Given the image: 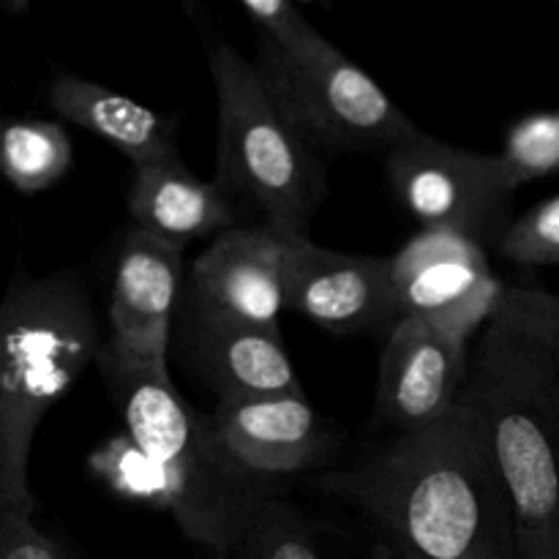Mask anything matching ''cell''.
<instances>
[{
  "instance_id": "obj_18",
  "label": "cell",
  "mask_w": 559,
  "mask_h": 559,
  "mask_svg": "<svg viewBox=\"0 0 559 559\" xmlns=\"http://www.w3.org/2000/svg\"><path fill=\"white\" fill-rule=\"evenodd\" d=\"M87 464H91V473L120 500L131 502V506L156 508V511H173V478L126 431L104 440L91 453Z\"/></svg>"
},
{
  "instance_id": "obj_19",
  "label": "cell",
  "mask_w": 559,
  "mask_h": 559,
  "mask_svg": "<svg viewBox=\"0 0 559 559\" xmlns=\"http://www.w3.org/2000/svg\"><path fill=\"white\" fill-rule=\"evenodd\" d=\"M216 559H322L314 530L287 497L267 502L249 533Z\"/></svg>"
},
{
  "instance_id": "obj_3",
  "label": "cell",
  "mask_w": 559,
  "mask_h": 559,
  "mask_svg": "<svg viewBox=\"0 0 559 559\" xmlns=\"http://www.w3.org/2000/svg\"><path fill=\"white\" fill-rule=\"evenodd\" d=\"M104 385L134 437L169 473L175 489L173 519L180 533L213 555L233 549L276 497L282 480L262 478L229 453L211 415L191 407L169 371L131 366L98 355Z\"/></svg>"
},
{
  "instance_id": "obj_8",
  "label": "cell",
  "mask_w": 559,
  "mask_h": 559,
  "mask_svg": "<svg viewBox=\"0 0 559 559\" xmlns=\"http://www.w3.org/2000/svg\"><path fill=\"white\" fill-rule=\"evenodd\" d=\"M399 317L418 320L469 344L495 320L508 284L491 271L486 249L442 229H420L391 257Z\"/></svg>"
},
{
  "instance_id": "obj_4",
  "label": "cell",
  "mask_w": 559,
  "mask_h": 559,
  "mask_svg": "<svg viewBox=\"0 0 559 559\" xmlns=\"http://www.w3.org/2000/svg\"><path fill=\"white\" fill-rule=\"evenodd\" d=\"M102 331L76 267L16 271L0 298V500L36 513L31 448L55 402L102 355Z\"/></svg>"
},
{
  "instance_id": "obj_17",
  "label": "cell",
  "mask_w": 559,
  "mask_h": 559,
  "mask_svg": "<svg viewBox=\"0 0 559 559\" xmlns=\"http://www.w3.org/2000/svg\"><path fill=\"white\" fill-rule=\"evenodd\" d=\"M69 131L55 120L0 123V175L22 194H36L58 183L71 167Z\"/></svg>"
},
{
  "instance_id": "obj_14",
  "label": "cell",
  "mask_w": 559,
  "mask_h": 559,
  "mask_svg": "<svg viewBox=\"0 0 559 559\" xmlns=\"http://www.w3.org/2000/svg\"><path fill=\"white\" fill-rule=\"evenodd\" d=\"M224 445L262 478L282 480L325 467L338 451V435L304 393L216 402L211 413Z\"/></svg>"
},
{
  "instance_id": "obj_22",
  "label": "cell",
  "mask_w": 559,
  "mask_h": 559,
  "mask_svg": "<svg viewBox=\"0 0 559 559\" xmlns=\"http://www.w3.org/2000/svg\"><path fill=\"white\" fill-rule=\"evenodd\" d=\"M251 25L260 31V41L282 49L287 55H311L331 47L325 36L311 27V22L287 0H243Z\"/></svg>"
},
{
  "instance_id": "obj_11",
  "label": "cell",
  "mask_w": 559,
  "mask_h": 559,
  "mask_svg": "<svg viewBox=\"0 0 559 559\" xmlns=\"http://www.w3.org/2000/svg\"><path fill=\"white\" fill-rule=\"evenodd\" d=\"M287 309L342 336L391 331L402 320L391 257L342 254L306 238L289 273Z\"/></svg>"
},
{
  "instance_id": "obj_12",
  "label": "cell",
  "mask_w": 559,
  "mask_h": 559,
  "mask_svg": "<svg viewBox=\"0 0 559 559\" xmlns=\"http://www.w3.org/2000/svg\"><path fill=\"white\" fill-rule=\"evenodd\" d=\"M467 377V344L418 320H399L380 358L377 418L399 435L426 429L451 413Z\"/></svg>"
},
{
  "instance_id": "obj_13",
  "label": "cell",
  "mask_w": 559,
  "mask_h": 559,
  "mask_svg": "<svg viewBox=\"0 0 559 559\" xmlns=\"http://www.w3.org/2000/svg\"><path fill=\"white\" fill-rule=\"evenodd\" d=\"M180 353L218 402L304 393L278 328L205 314L180 304Z\"/></svg>"
},
{
  "instance_id": "obj_10",
  "label": "cell",
  "mask_w": 559,
  "mask_h": 559,
  "mask_svg": "<svg viewBox=\"0 0 559 559\" xmlns=\"http://www.w3.org/2000/svg\"><path fill=\"white\" fill-rule=\"evenodd\" d=\"M180 246L131 227L120 240L109 293V336L102 355L169 371L167 355L186 284Z\"/></svg>"
},
{
  "instance_id": "obj_16",
  "label": "cell",
  "mask_w": 559,
  "mask_h": 559,
  "mask_svg": "<svg viewBox=\"0 0 559 559\" xmlns=\"http://www.w3.org/2000/svg\"><path fill=\"white\" fill-rule=\"evenodd\" d=\"M47 102L63 120L118 147L134 169L180 162L173 120L112 87L74 74H60L49 82Z\"/></svg>"
},
{
  "instance_id": "obj_15",
  "label": "cell",
  "mask_w": 559,
  "mask_h": 559,
  "mask_svg": "<svg viewBox=\"0 0 559 559\" xmlns=\"http://www.w3.org/2000/svg\"><path fill=\"white\" fill-rule=\"evenodd\" d=\"M126 211L131 227L180 249L235 227V197L218 180L197 178L183 158L136 167Z\"/></svg>"
},
{
  "instance_id": "obj_21",
  "label": "cell",
  "mask_w": 559,
  "mask_h": 559,
  "mask_svg": "<svg viewBox=\"0 0 559 559\" xmlns=\"http://www.w3.org/2000/svg\"><path fill=\"white\" fill-rule=\"evenodd\" d=\"M500 254L522 267L559 265V194L513 218L497 243Z\"/></svg>"
},
{
  "instance_id": "obj_2",
  "label": "cell",
  "mask_w": 559,
  "mask_h": 559,
  "mask_svg": "<svg viewBox=\"0 0 559 559\" xmlns=\"http://www.w3.org/2000/svg\"><path fill=\"white\" fill-rule=\"evenodd\" d=\"M464 396L489 431L519 559H559V355L535 287L508 284L469 360Z\"/></svg>"
},
{
  "instance_id": "obj_9",
  "label": "cell",
  "mask_w": 559,
  "mask_h": 559,
  "mask_svg": "<svg viewBox=\"0 0 559 559\" xmlns=\"http://www.w3.org/2000/svg\"><path fill=\"white\" fill-rule=\"evenodd\" d=\"M306 238L267 222L227 229L189 265L180 304L278 328V317L287 311L295 254Z\"/></svg>"
},
{
  "instance_id": "obj_24",
  "label": "cell",
  "mask_w": 559,
  "mask_h": 559,
  "mask_svg": "<svg viewBox=\"0 0 559 559\" xmlns=\"http://www.w3.org/2000/svg\"><path fill=\"white\" fill-rule=\"evenodd\" d=\"M535 300H538V311H540V320H544L546 333H549L551 344H555L559 355V295L535 287Z\"/></svg>"
},
{
  "instance_id": "obj_20",
  "label": "cell",
  "mask_w": 559,
  "mask_h": 559,
  "mask_svg": "<svg viewBox=\"0 0 559 559\" xmlns=\"http://www.w3.org/2000/svg\"><path fill=\"white\" fill-rule=\"evenodd\" d=\"M513 189L540 180L559 169V109L533 112L508 129L506 145L497 153Z\"/></svg>"
},
{
  "instance_id": "obj_5",
  "label": "cell",
  "mask_w": 559,
  "mask_h": 559,
  "mask_svg": "<svg viewBox=\"0 0 559 559\" xmlns=\"http://www.w3.org/2000/svg\"><path fill=\"white\" fill-rule=\"evenodd\" d=\"M218 123L216 180L249 200L262 222L306 235L325 197L317 153L293 129L262 85L257 66L229 44L207 49Z\"/></svg>"
},
{
  "instance_id": "obj_6",
  "label": "cell",
  "mask_w": 559,
  "mask_h": 559,
  "mask_svg": "<svg viewBox=\"0 0 559 559\" xmlns=\"http://www.w3.org/2000/svg\"><path fill=\"white\" fill-rule=\"evenodd\" d=\"M257 74L284 118L314 153H391L418 126L336 47L287 55L260 41Z\"/></svg>"
},
{
  "instance_id": "obj_23",
  "label": "cell",
  "mask_w": 559,
  "mask_h": 559,
  "mask_svg": "<svg viewBox=\"0 0 559 559\" xmlns=\"http://www.w3.org/2000/svg\"><path fill=\"white\" fill-rule=\"evenodd\" d=\"M0 559H71L58 540L36 527L33 513L0 500Z\"/></svg>"
},
{
  "instance_id": "obj_25",
  "label": "cell",
  "mask_w": 559,
  "mask_h": 559,
  "mask_svg": "<svg viewBox=\"0 0 559 559\" xmlns=\"http://www.w3.org/2000/svg\"><path fill=\"white\" fill-rule=\"evenodd\" d=\"M25 9V3H14V0H0V14H14V11Z\"/></svg>"
},
{
  "instance_id": "obj_7",
  "label": "cell",
  "mask_w": 559,
  "mask_h": 559,
  "mask_svg": "<svg viewBox=\"0 0 559 559\" xmlns=\"http://www.w3.org/2000/svg\"><path fill=\"white\" fill-rule=\"evenodd\" d=\"M391 189L420 229H442L486 249L511 227L516 189L497 153L448 145L424 129L385 156Z\"/></svg>"
},
{
  "instance_id": "obj_1",
  "label": "cell",
  "mask_w": 559,
  "mask_h": 559,
  "mask_svg": "<svg viewBox=\"0 0 559 559\" xmlns=\"http://www.w3.org/2000/svg\"><path fill=\"white\" fill-rule=\"evenodd\" d=\"M314 486L358 508L396 559H519L489 431L464 393L431 426L317 475Z\"/></svg>"
}]
</instances>
